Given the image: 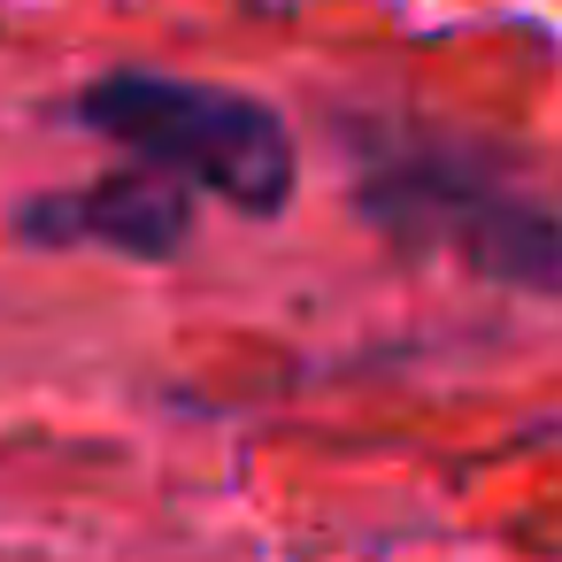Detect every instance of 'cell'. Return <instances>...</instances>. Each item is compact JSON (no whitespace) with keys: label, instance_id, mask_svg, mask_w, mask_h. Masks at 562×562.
Instances as JSON below:
<instances>
[{"label":"cell","instance_id":"6da1fadb","mask_svg":"<svg viewBox=\"0 0 562 562\" xmlns=\"http://www.w3.org/2000/svg\"><path fill=\"white\" fill-rule=\"evenodd\" d=\"M355 216L408 262L447 255L454 270L562 301V209L524 178L508 147H477L424 124H355Z\"/></svg>","mask_w":562,"mask_h":562},{"label":"cell","instance_id":"7a4b0ae2","mask_svg":"<svg viewBox=\"0 0 562 562\" xmlns=\"http://www.w3.org/2000/svg\"><path fill=\"white\" fill-rule=\"evenodd\" d=\"M78 124L132 147L139 162L170 170L193 193H216L224 209L270 224L301 193V147L285 116L239 86L162 78V70H109L78 93Z\"/></svg>","mask_w":562,"mask_h":562},{"label":"cell","instance_id":"3957f363","mask_svg":"<svg viewBox=\"0 0 562 562\" xmlns=\"http://www.w3.org/2000/svg\"><path fill=\"white\" fill-rule=\"evenodd\" d=\"M9 232L32 247H109L124 262H178L193 247V186H178L155 162H132V170H101L86 186L16 201Z\"/></svg>","mask_w":562,"mask_h":562}]
</instances>
